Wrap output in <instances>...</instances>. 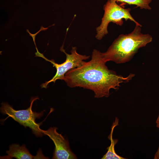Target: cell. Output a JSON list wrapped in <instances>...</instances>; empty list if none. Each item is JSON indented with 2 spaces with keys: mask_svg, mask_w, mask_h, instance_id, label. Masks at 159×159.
Instances as JSON below:
<instances>
[{
  "mask_svg": "<svg viewBox=\"0 0 159 159\" xmlns=\"http://www.w3.org/2000/svg\"><path fill=\"white\" fill-rule=\"evenodd\" d=\"M106 63L102 52L94 49L90 60L68 72L64 80L70 87H80L92 90L95 97H108L111 89H118L121 84L129 82L135 75L130 73L124 77L118 74L109 69Z\"/></svg>",
  "mask_w": 159,
  "mask_h": 159,
  "instance_id": "cell-1",
  "label": "cell"
},
{
  "mask_svg": "<svg viewBox=\"0 0 159 159\" xmlns=\"http://www.w3.org/2000/svg\"><path fill=\"white\" fill-rule=\"evenodd\" d=\"M141 27L135 25L130 33L119 35L106 52H102L104 61L106 62L111 61L117 64L125 63L131 60L140 48L151 42L152 36L141 33Z\"/></svg>",
  "mask_w": 159,
  "mask_h": 159,
  "instance_id": "cell-2",
  "label": "cell"
},
{
  "mask_svg": "<svg viewBox=\"0 0 159 159\" xmlns=\"http://www.w3.org/2000/svg\"><path fill=\"white\" fill-rule=\"evenodd\" d=\"M103 9L104 12L101 23L96 28L95 37L98 40H101L108 33V27L110 22L121 26L123 23V19L126 21L129 20L134 22L135 25L142 26L131 14L130 8H124L114 0H107L103 6Z\"/></svg>",
  "mask_w": 159,
  "mask_h": 159,
  "instance_id": "cell-3",
  "label": "cell"
},
{
  "mask_svg": "<svg viewBox=\"0 0 159 159\" xmlns=\"http://www.w3.org/2000/svg\"><path fill=\"white\" fill-rule=\"evenodd\" d=\"M38 97H32L31 100L30 106L26 110H16L7 102H2L0 107L1 112L7 115L25 127H28L31 129L33 133L37 136L41 137L44 134L43 130L40 128L41 123H37L35 120L40 118L43 115L44 111L40 113L34 112L32 110L33 102Z\"/></svg>",
  "mask_w": 159,
  "mask_h": 159,
  "instance_id": "cell-4",
  "label": "cell"
},
{
  "mask_svg": "<svg viewBox=\"0 0 159 159\" xmlns=\"http://www.w3.org/2000/svg\"><path fill=\"white\" fill-rule=\"evenodd\" d=\"M60 50L64 52L66 56L65 61L61 64L57 63L53 59H48L43 54L40 53L38 51L35 53L37 56L41 57L46 61L51 62L53 64V66L55 67L57 70L55 74L51 80L41 85L42 88H47L49 83L52 82L54 83L57 80H64L65 75L66 73L72 69L82 66L85 62L84 60L88 59L90 57V56L83 55L78 54L77 52L76 47H72L70 54L65 52L63 48V45L61 47Z\"/></svg>",
  "mask_w": 159,
  "mask_h": 159,
  "instance_id": "cell-5",
  "label": "cell"
},
{
  "mask_svg": "<svg viewBox=\"0 0 159 159\" xmlns=\"http://www.w3.org/2000/svg\"><path fill=\"white\" fill-rule=\"evenodd\" d=\"M56 127H50L47 130H43L44 134L47 135L53 141L55 146L52 159H77L72 152L68 141L57 131Z\"/></svg>",
  "mask_w": 159,
  "mask_h": 159,
  "instance_id": "cell-6",
  "label": "cell"
},
{
  "mask_svg": "<svg viewBox=\"0 0 159 159\" xmlns=\"http://www.w3.org/2000/svg\"><path fill=\"white\" fill-rule=\"evenodd\" d=\"M6 153L7 155L4 157L6 159L14 158L18 159H32L44 158L43 155H41L35 156L32 155L24 144L20 146L18 144H12L10 145L9 150Z\"/></svg>",
  "mask_w": 159,
  "mask_h": 159,
  "instance_id": "cell-7",
  "label": "cell"
},
{
  "mask_svg": "<svg viewBox=\"0 0 159 159\" xmlns=\"http://www.w3.org/2000/svg\"><path fill=\"white\" fill-rule=\"evenodd\" d=\"M118 122L119 120L117 117H116L112 126L110 133L108 137V139L111 141L110 145L107 148V151L101 158L102 159H126L117 155L115 152V145L117 143L118 140L117 139H113L112 134L114 129L115 127L118 125Z\"/></svg>",
  "mask_w": 159,
  "mask_h": 159,
  "instance_id": "cell-8",
  "label": "cell"
},
{
  "mask_svg": "<svg viewBox=\"0 0 159 159\" xmlns=\"http://www.w3.org/2000/svg\"><path fill=\"white\" fill-rule=\"evenodd\" d=\"M116 2H121L130 5H134L140 9L150 10L151 7L150 4L152 0H114Z\"/></svg>",
  "mask_w": 159,
  "mask_h": 159,
  "instance_id": "cell-9",
  "label": "cell"
},
{
  "mask_svg": "<svg viewBox=\"0 0 159 159\" xmlns=\"http://www.w3.org/2000/svg\"><path fill=\"white\" fill-rule=\"evenodd\" d=\"M155 122L156 127L159 129V115L156 120ZM154 159H159V146L155 154Z\"/></svg>",
  "mask_w": 159,
  "mask_h": 159,
  "instance_id": "cell-10",
  "label": "cell"
}]
</instances>
